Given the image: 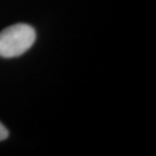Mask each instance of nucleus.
Returning a JSON list of instances; mask_svg holds the SVG:
<instances>
[{"instance_id": "nucleus-1", "label": "nucleus", "mask_w": 156, "mask_h": 156, "mask_svg": "<svg viewBox=\"0 0 156 156\" xmlns=\"http://www.w3.org/2000/svg\"><path fill=\"white\" fill-rule=\"evenodd\" d=\"M36 41V32L27 23H16L0 33V57L14 58L23 55Z\"/></svg>"}, {"instance_id": "nucleus-2", "label": "nucleus", "mask_w": 156, "mask_h": 156, "mask_svg": "<svg viewBox=\"0 0 156 156\" xmlns=\"http://www.w3.org/2000/svg\"><path fill=\"white\" fill-rule=\"evenodd\" d=\"M8 137V131L7 129L0 123V141H3Z\"/></svg>"}]
</instances>
